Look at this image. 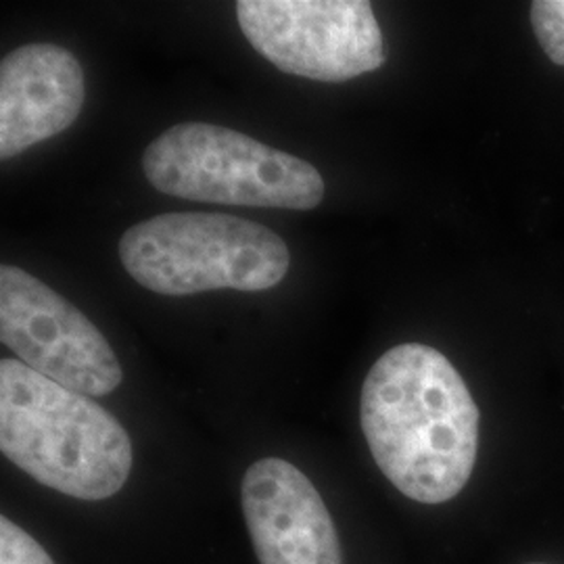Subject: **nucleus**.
Listing matches in <instances>:
<instances>
[{"label": "nucleus", "instance_id": "obj_5", "mask_svg": "<svg viewBox=\"0 0 564 564\" xmlns=\"http://www.w3.org/2000/svg\"><path fill=\"white\" fill-rule=\"evenodd\" d=\"M251 46L284 74L347 82L384 63L383 32L366 0H241Z\"/></svg>", "mask_w": 564, "mask_h": 564}, {"label": "nucleus", "instance_id": "obj_2", "mask_svg": "<svg viewBox=\"0 0 564 564\" xmlns=\"http://www.w3.org/2000/svg\"><path fill=\"white\" fill-rule=\"evenodd\" d=\"M0 449L44 487L90 502L116 496L132 470L111 412L20 360L0 362Z\"/></svg>", "mask_w": 564, "mask_h": 564}, {"label": "nucleus", "instance_id": "obj_3", "mask_svg": "<svg viewBox=\"0 0 564 564\" xmlns=\"http://www.w3.org/2000/svg\"><path fill=\"white\" fill-rule=\"evenodd\" d=\"M120 258L144 289L182 297L216 289L258 293L286 276V242L262 224L228 214H162L123 232Z\"/></svg>", "mask_w": 564, "mask_h": 564}, {"label": "nucleus", "instance_id": "obj_7", "mask_svg": "<svg viewBox=\"0 0 564 564\" xmlns=\"http://www.w3.org/2000/svg\"><path fill=\"white\" fill-rule=\"evenodd\" d=\"M241 502L260 564H343L323 496L297 466L281 458L251 464Z\"/></svg>", "mask_w": 564, "mask_h": 564}, {"label": "nucleus", "instance_id": "obj_4", "mask_svg": "<svg viewBox=\"0 0 564 564\" xmlns=\"http://www.w3.org/2000/svg\"><path fill=\"white\" fill-rule=\"evenodd\" d=\"M147 181L188 202L314 209L324 181L312 163L214 123H178L142 155Z\"/></svg>", "mask_w": 564, "mask_h": 564}, {"label": "nucleus", "instance_id": "obj_11", "mask_svg": "<svg viewBox=\"0 0 564 564\" xmlns=\"http://www.w3.org/2000/svg\"><path fill=\"white\" fill-rule=\"evenodd\" d=\"M535 564H542V563H535Z\"/></svg>", "mask_w": 564, "mask_h": 564}, {"label": "nucleus", "instance_id": "obj_10", "mask_svg": "<svg viewBox=\"0 0 564 564\" xmlns=\"http://www.w3.org/2000/svg\"><path fill=\"white\" fill-rule=\"evenodd\" d=\"M0 564H55L30 533L9 521L0 519Z\"/></svg>", "mask_w": 564, "mask_h": 564}, {"label": "nucleus", "instance_id": "obj_8", "mask_svg": "<svg viewBox=\"0 0 564 564\" xmlns=\"http://www.w3.org/2000/svg\"><path fill=\"white\" fill-rule=\"evenodd\" d=\"M86 97L78 59L59 44L36 42L0 63V158L11 160L67 130Z\"/></svg>", "mask_w": 564, "mask_h": 564}, {"label": "nucleus", "instance_id": "obj_1", "mask_svg": "<svg viewBox=\"0 0 564 564\" xmlns=\"http://www.w3.org/2000/svg\"><path fill=\"white\" fill-rule=\"evenodd\" d=\"M360 421L372 458L405 498L444 505L463 491L479 449V408L435 347L403 343L362 387Z\"/></svg>", "mask_w": 564, "mask_h": 564}, {"label": "nucleus", "instance_id": "obj_6", "mask_svg": "<svg viewBox=\"0 0 564 564\" xmlns=\"http://www.w3.org/2000/svg\"><path fill=\"white\" fill-rule=\"evenodd\" d=\"M0 341L28 368L88 398L120 387L116 351L76 305L18 265L0 268Z\"/></svg>", "mask_w": 564, "mask_h": 564}, {"label": "nucleus", "instance_id": "obj_9", "mask_svg": "<svg viewBox=\"0 0 564 564\" xmlns=\"http://www.w3.org/2000/svg\"><path fill=\"white\" fill-rule=\"evenodd\" d=\"M531 23L545 55L564 67V0L531 2Z\"/></svg>", "mask_w": 564, "mask_h": 564}]
</instances>
